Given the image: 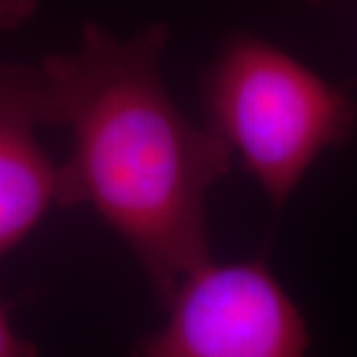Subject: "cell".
<instances>
[{
	"mask_svg": "<svg viewBox=\"0 0 357 357\" xmlns=\"http://www.w3.org/2000/svg\"><path fill=\"white\" fill-rule=\"evenodd\" d=\"M167 40L161 22L129 38L89 22L74 50L40 62L54 126L72 139L60 206H91L163 304L211 260L206 197L234 163L229 145L171 100L161 77Z\"/></svg>",
	"mask_w": 357,
	"mask_h": 357,
	"instance_id": "1",
	"label": "cell"
},
{
	"mask_svg": "<svg viewBox=\"0 0 357 357\" xmlns=\"http://www.w3.org/2000/svg\"><path fill=\"white\" fill-rule=\"evenodd\" d=\"M133 357H306V319L262 260L191 270Z\"/></svg>",
	"mask_w": 357,
	"mask_h": 357,
	"instance_id": "3",
	"label": "cell"
},
{
	"mask_svg": "<svg viewBox=\"0 0 357 357\" xmlns=\"http://www.w3.org/2000/svg\"><path fill=\"white\" fill-rule=\"evenodd\" d=\"M42 126H54L42 64L0 62V258L62 203V165L40 145Z\"/></svg>",
	"mask_w": 357,
	"mask_h": 357,
	"instance_id": "4",
	"label": "cell"
},
{
	"mask_svg": "<svg viewBox=\"0 0 357 357\" xmlns=\"http://www.w3.org/2000/svg\"><path fill=\"white\" fill-rule=\"evenodd\" d=\"M0 357H40L36 345L14 332L13 324L0 306Z\"/></svg>",
	"mask_w": 357,
	"mask_h": 357,
	"instance_id": "5",
	"label": "cell"
},
{
	"mask_svg": "<svg viewBox=\"0 0 357 357\" xmlns=\"http://www.w3.org/2000/svg\"><path fill=\"white\" fill-rule=\"evenodd\" d=\"M215 131L280 208L319 155L344 145L356 107L340 88L252 34L225 42L203 82Z\"/></svg>",
	"mask_w": 357,
	"mask_h": 357,
	"instance_id": "2",
	"label": "cell"
},
{
	"mask_svg": "<svg viewBox=\"0 0 357 357\" xmlns=\"http://www.w3.org/2000/svg\"><path fill=\"white\" fill-rule=\"evenodd\" d=\"M38 10V0H0V30L24 26Z\"/></svg>",
	"mask_w": 357,
	"mask_h": 357,
	"instance_id": "6",
	"label": "cell"
}]
</instances>
